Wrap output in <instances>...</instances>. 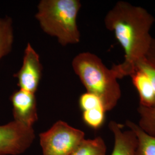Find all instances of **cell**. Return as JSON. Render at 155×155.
Segmentation results:
<instances>
[{
    "label": "cell",
    "mask_w": 155,
    "mask_h": 155,
    "mask_svg": "<svg viewBox=\"0 0 155 155\" xmlns=\"http://www.w3.org/2000/svg\"><path fill=\"white\" fill-rule=\"evenodd\" d=\"M14 41V31L11 17L0 18V60L9 54Z\"/></svg>",
    "instance_id": "cell-11"
},
{
    "label": "cell",
    "mask_w": 155,
    "mask_h": 155,
    "mask_svg": "<svg viewBox=\"0 0 155 155\" xmlns=\"http://www.w3.org/2000/svg\"><path fill=\"white\" fill-rule=\"evenodd\" d=\"M70 155H106V145L101 136L84 139Z\"/></svg>",
    "instance_id": "cell-12"
},
{
    "label": "cell",
    "mask_w": 155,
    "mask_h": 155,
    "mask_svg": "<svg viewBox=\"0 0 155 155\" xmlns=\"http://www.w3.org/2000/svg\"><path fill=\"white\" fill-rule=\"evenodd\" d=\"M136 70L144 72L148 77L155 92V61L147 55L137 62Z\"/></svg>",
    "instance_id": "cell-15"
},
{
    "label": "cell",
    "mask_w": 155,
    "mask_h": 155,
    "mask_svg": "<svg viewBox=\"0 0 155 155\" xmlns=\"http://www.w3.org/2000/svg\"><path fill=\"white\" fill-rule=\"evenodd\" d=\"M81 6L78 0H41L35 17L45 33L56 38L61 45L78 44L81 33L77 17Z\"/></svg>",
    "instance_id": "cell-3"
},
{
    "label": "cell",
    "mask_w": 155,
    "mask_h": 155,
    "mask_svg": "<svg viewBox=\"0 0 155 155\" xmlns=\"http://www.w3.org/2000/svg\"><path fill=\"white\" fill-rule=\"evenodd\" d=\"M43 66L40 56L30 43L24 51L22 65L14 75L20 89L35 93L38 89L42 75Z\"/></svg>",
    "instance_id": "cell-6"
},
{
    "label": "cell",
    "mask_w": 155,
    "mask_h": 155,
    "mask_svg": "<svg viewBox=\"0 0 155 155\" xmlns=\"http://www.w3.org/2000/svg\"><path fill=\"white\" fill-rule=\"evenodd\" d=\"M35 138L33 127L15 121L0 125V155H18L28 149Z\"/></svg>",
    "instance_id": "cell-5"
},
{
    "label": "cell",
    "mask_w": 155,
    "mask_h": 155,
    "mask_svg": "<svg viewBox=\"0 0 155 155\" xmlns=\"http://www.w3.org/2000/svg\"><path fill=\"white\" fill-rule=\"evenodd\" d=\"M79 105L82 111L97 107H104L102 101L97 95L89 92H86L80 96Z\"/></svg>",
    "instance_id": "cell-16"
},
{
    "label": "cell",
    "mask_w": 155,
    "mask_h": 155,
    "mask_svg": "<svg viewBox=\"0 0 155 155\" xmlns=\"http://www.w3.org/2000/svg\"><path fill=\"white\" fill-rule=\"evenodd\" d=\"M130 77L139 93L140 105L155 106V92L148 77L139 70H136Z\"/></svg>",
    "instance_id": "cell-9"
},
{
    "label": "cell",
    "mask_w": 155,
    "mask_h": 155,
    "mask_svg": "<svg viewBox=\"0 0 155 155\" xmlns=\"http://www.w3.org/2000/svg\"><path fill=\"white\" fill-rule=\"evenodd\" d=\"M71 64L87 92L97 95L106 111L113 109L121 98V90L112 69L106 66L98 56L87 52L78 54Z\"/></svg>",
    "instance_id": "cell-2"
},
{
    "label": "cell",
    "mask_w": 155,
    "mask_h": 155,
    "mask_svg": "<svg viewBox=\"0 0 155 155\" xmlns=\"http://www.w3.org/2000/svg\"><path fill=\"white\" fill-rule=\"evenodd\" d=\"M137 111L140 116L138 126L145 133L155 137V106L139 105Z\"/></svg>",
    "instance_id": "cell-13"
},
{
    "label": "cell",
    "mask_w": 155,
    "mask_h": 155,
    "mask_svg": "<svg viewBox=\"0 0 155 155\" xmlns=\"http://www.w3.org/2000/svg\"><path fill=\"white\" fill-rule=\"evenodd\" d=\"M14 121L28 127H33L38 120L35 93L19 89L11 96Z\"/></svg>",
    "instance_id": "cell-7"
},
{
    "label": "cell",
    "mask_w": 155,
    "mask_h": 155,
    "mask_svg": "<svg viewBox=\"0 0 155 155\" xmlns=\"http://www.w3.org/2000/svg\"><path fill=\"white\" fill-rule=\"evenodd\" d=\"M147 55L155 61V39L154 38H153L150 51Z\"/></svg>",
    "instance_id": "cell-17"
},
{
    "label": "cell",
    "mask_w": 155,
    "mask_h": 155,
    "mask_svg": "<svg viewBox=\"0 0 155 155\" xmlns=\"http://www.w3.org/2000/svg\"><path fill=\"white\" fill-rule=\"evenodd\" d=\"M125 124L129 129L133 130L137 137L136 155H155V137L145 133L137 124L132 121L127 120Z\"/></svg>",
    "instance_id": "cell-10"
},
{
    "label": "cell",
    "mask_w": 155,
    "mask_h": 155,
    "mask_svg": "<svg viewBox=\"0 0 155 155\" xmlns=\"http://www.w3.org/2000/svg\"><path fill=\"white\" fill-rule=\"evenodd\" d=\"M105 109L100 107L83 111L82 120L84 124L93 129L97 130L102 127L105 121Z\"/></svg>",
    "instance_id": "cell-14"
},
{
    "label": "cell",
    "mask_w": 155,
    "mask_h": 155,
    "mask_svg": "<svg viewBox=\"0 0 155 155\" xmlns=\"http://www.w3.org/2000/svg\"><path fill=\"white\" fill-rule=\"evenodd\" d=\"M82 130L63 121H58L40 134L43 155H70L84 140Z\"/></svg>",
    "instance_id": "cell-4"
},
{
    "label": "cell",
    "mask_w": 155,
    "mask_h": 155,
    "mask_svg": "<svg viewBox=\"0 0 155 155\" xmlns=\"http://www.w3.org/2000/svg\"><path fill=\"white\" fill-rule=\"evenodd\" d=\"M155 21L154 17L143 7L123 1L117 2L106 14V28L114 33L125 53L123 62L111 68L118 79L130 77L137 62L148 54L153 40L150 31Z\"/></svg>",
    "instance_id": "cell-1"
},
{
    "label": "cell",
    "mask_w": 155,
    "mask_h": 155,
    "mask_svg": "<svg viewBox=\"0 0 155 155\" xmlns=\"http://www.w3.org/2000/svg\"><path fill=\"white\" fill-rule=\"evenodd\" d=\"M109 128L114 139L113 150L111 155H136L137 137L132 130H123L122 124L111 121Z\"/></svg>",
    "instance_id": "cell-8"
}]
</instances>
